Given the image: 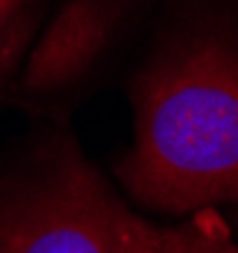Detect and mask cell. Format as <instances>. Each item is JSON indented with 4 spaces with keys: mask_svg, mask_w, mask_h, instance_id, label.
Returning a JSON list of instances; mask_svg holds the SVG:
<instances>
[{
    "mask_svg": "<svg viewBox=\"0 0 238 253\" xmlns=\"http://www.w3.org/2000/svg\"><path fill=\"white\" fill-rule=\"evenodd\" d=\"M135 143L118 178L146 208L238 203V41L200 33L135 78Z\"/></svg>",
    "mask_w": 238,
    "mask_h": 253,
    "instance_id": "obj_1",
    "label": "cell"
},
{
    "mask_svg": "<svg viewBox=\"0 0 238 253\" xmlns=\"http://www.w3.org/2000/svg\"><path fill=\"white\" fill-rule=\"evenodd\" d=\"M0 253H165L71 140L0 183Z\"/></svg>",
    "mask_w": 238,
    "mask_h": 253,
    "instance_id": "obj_2",
    "label": "cell"
},
{
    "mask_svg": "<svg viewBox=\"0 0 238 253\" xmlns=\"http://www.w3.org/2000/svg\"><path fill=\"white\" fill-rule=\"evenodd\" d=\"M130 0H71L33 53L23 88L50 93L76 81L106 45Z\"/></svg>",
    "mask_w": 238,
    "mask_h": 253,
    "instance_id": "obj_3",
    "label": "cell"
},
{
    "mask_svg": "<svg viewBox=\"0 0 238 253\" xmlns=\"http://www.w3.org/2000/svg\"><path fill=\"white\" fill-rule=\"evenodd\" d=\"M160 243L165 253H238V243L216 208L193 211L181 226L160 228Z\"/></svg>",
    "mask_w": 238,
    "mask_h": 253,
    "instance_id": "obj_4",
    "label": "cell"
},
{
    "mask_svg": "<svg viewBox=\"0 0 238 253\" xmlns=\"http://www.w3.org/2000/svg\"><path fill=\"white\" fill-rule=\"evenodd\" d=\"M33 0H0V90L5 88L30 33Z\"/></svg>",
    "mask_w": 238,
    "mask_h": 253,
    "instance_id": "obj_5",
    "label": "cell"
}]
</instances>
